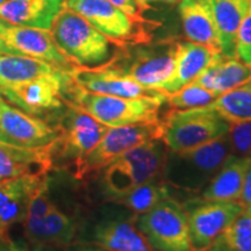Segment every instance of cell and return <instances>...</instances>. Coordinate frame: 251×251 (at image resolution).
<instances>
[{
    "mask_svg": "<svg viewBox=\"0 0 251 251\" xmlns=\"http://www.w3.org/2000/svg\"><path fill=\"white\" fill-rule=\"evenodd\" d=\"M177 39L159 40L157 42L120 47L107 62L121 74L146 89L159 91L174 71Z\"/></svg>",
    "mask_w": 251,
    "mask_h": 251,
    "instance_id": "277c9868",
    "label": "cell"
},
{
    "mask_svg": "<svg viewBox=\"0 0 251 251\" xmlns=\"http://www.w3.org/2000/svg\"><path fill=\"white\" fill-rule=\"evenodd\" d=\"M134 225L155 251H193L186 211L171 198L136 214Z\"/></svg>",
    "mask_w": 251,
    "mask_h": 251,
    "instance_id": "30bf717a",
    "label": "cell"
},
{
    "mask_svg": "<svg viewBox=\"0 0 251 251\" xmlns=\"http://www.w3.org/2000/svg\"><path fill=\"white\" fill-rule=\"evenodd\" d=\"M72 251H109V250L103 249V248L96 246V244H93V246H91V244H86V246H78Z\"/></svg>",
    "mask_w": 251,
    "mask_h": 251,
    "instance_id": "d590c367",
    "label": "cell"
},
{
    "mask_svg": "<svg viewBox=\"0 0 251 251\" xmlns=\"http://www.w3.org/2000/svg\"><path fill=\"white\" fill-rule=\"evenodd\" d=\"M0 37L18 55L29 56L67 70L76 68L57 48L50 30L18 26L0 19Z\"/></svg>",
    "mask_w": 251,
    "mask_h": 251,
    "instance_id": "5bb4252c",
    "label": "cell"
},
{
    "mask_svg": "<svg viewBox=\"0 0 251 251\" xmlns=\"http://www.w3.org/2000/svg\"><path fill=\"white\" fill-rule=\"evenodd\" d=\"M238 201L242 203L244 207L251 208V161L249 166H248L246 178H244V183L242 187V192H241Z\"/></svg>",
    "mask_w": 251,
    "mask_h": 251,
    "instance_id": "836d02e7",
    "label": "cell"
},
{
    "mask_svg": "<svg viewBox=\"0 0 251 251\" xmlns=\"http://www.w3.org/2000/svg\"><path fill=\"white\" fill-rule=\"evenodd\" d=\"M0 54H11V55H18L13 49L9 47L4 40L0 37Z\"/></svg>",
    "mask_w": 251,
    "mask_h": 251,
    "instance_id": "74e56055",
    "label": "cell"
},
{
    "mask_svg": "<svg viewBox=\"0 0 251 251\" xmlns=\"http://www.w3.org/2000/svg\"><path fill=\"white\" fill-rule=\"evenodd\" d=\"M230 153L228 134L193 148L168 149L162 179L169 186L180 190L190 192L201 191Z\"/></svg>",
    "mask_w": 251,
    "mask_h": 251,
    "instance_id": "7a4b0ae2",
    "label": "cell"
},
{
    "mask_svg": "<svg viewBox=\"0 0 251 251\" xmlns=\"http://www.w3.org/2000/svg\"><path fill=\"white\" fill-rule=\"evenodd\" d=\"M30 251H65V249L59 247H50V246H39L33 247Z\"/></svg>",
    "mask_w": 251,
    "mask_h": 251,
    "instance_id": "f35d334b",
    "label": "cell"
},
{
    "mask_svg": "<svg viewBox=\"0 0 251 251\" xmlns=\"http://www.w3.org/2000/svg\"><path fill=\"white\" fill-rule=\"evenodd\" d=\"M59 70L62 68L29 56L0 54V86H15Z\"/></svg>",
    "mask_w": 251,
    "mask_h": 251,
    "instance_id": "484cf974",
    "label": "cell"
},
{
    "mask_svg": "<svg viewBox=\"0 0 251 251\" xmlns=\"http://www.w3.org/2000/svg\"><path fill=\"white\" fill-rule=\"evenodd\" d=\"M206 106L221 115L229 124L251 121V79L222 93Z\"/></svg>",
    "mask_w": 251,
    "mask_h": 251,
    "instance_id": "4316f807",
    "label": "cell"
},
{
    "mask_svg": "<svg viewBox=\"0 0 251 251\" xmlns=\"http://www.w3.org/2000/svg\"><path fill=\"white\" fill-rule=\"evenodd\" d=\"M250 65H251V64H250Z\"/></svg>",
    "mask_w": 251,
    "mask_h": 251,
    "instance_id": "b9f144b4",
    "label": "cell"
},
{
    "mask_svg": "<svg viewBox=\"0 0 251 251\" xmlns=\"http://www.w3.org/2000/svg\"><path fill=\"white\" fill-rule=\"evenodd\" d=\"M228 139L231 155L251 158V121L230 124Z\"/></svg>",
    "mask_w": 251,
    "mask_h": 251,
    "instance_id": "4dcf8cb0",
    "label": "cell"
},
{
    "mask_svg": "<svg viewBox=\"0 0 251 251\" xmlns=\"http://www.w3.org/2000/svg\"><path fill=\"white\" fill-rule=\"evenodd\" d=\"M65 0H7L0 6V19L18 26L50 30Z\"/></svg>",
    "mask_w": 251,
    "mask_h": 251,
    "instance_id": "ffe728a7",
    "label": "cell"
},
{
    "mask_svg": "<svg viewBox=\"0 0 251 251\" xmlns=\"http://www.w3.org/2000/svg\"><path fill=\"white\" fill-rule=\"evenodd\" d=\"M216 98L218 97L214 93L196 83H191L177 92L168 94L165 102H168L172 109H190L208 105Z\"/></svg>",
    "mask_w": 251,
    "mask_h": 251,
    "instance_id": "f546056e",
    "label": "cell"
},
{
    "mask_svg": "<svg viewBox=\"0 0 251 251\" xmlns=\"http://www.w3.org/2000/svg\"><path fill=\"white\" fill-rule=\"evenodd\" d=\"M166 148L162 139L151 140L125 152L103 168L101 186L107 199L162 178Z\"/></svg>",
    "mask_w": 251,
    "mask_h": 251,
    "instance_id": "5b68a950",
    "label": "cell"
},
{
    "mask_svg": "<svg viewBox=\"0 0 251 251\" xmlns=\"http://www.w3.org/2000/svg\"><path fill=\"white\" fill-rule=\"evenodd\" d=\"M250 161L251 158L230 153L212 180L203 187L201 199L238 201Z\"/></svg>",
    "mask_w": 251,
    "mask_h": 251,
    "instance_id": "cb8c5ba5",
    "label": "cell"
},
{
    "mask_svg": "<svg viewBox=\"0 0 251 251\" xmlns=\"http://www.w3.org/2000/svg\"><path fill=\"white\" fill-rule=\"evenodd\" d=\"M107 1L111 2L118 7L119 9H121L122 12H125L126 14L130 15L133 18H143L144 12L141 8V6L137 2V0H107Z\"/></svg>",
    "mask_w": 251,
    "mask_h": 251,
    "instance_id": "d6a6232c",
    "label": "cell"
},
{
    "mask_svg": "<svg viewBox=\"0 0 251 251\" xmlns=\"http://www.w3.org/2000/svg\"><path fill=\"white\" fill-rule=\"evenodd\" d=\"M52 165L50 146L30 149L0 142V180L25 176L45 177Z\"/></svg>",
    "mask_w": 251,
    "mask_h": 251,
    "instance_id": "d6986e66",
    "label": "cell"
},
{
    "mask_svg": "<svg viewBox=\"0 0 251 251\" xmlns=\"http://www.w3.org/2000/svg\"><path fill=\"white\" fill-rule=\"evenodd\" d=\"M92 243L109 251H155L149 246L133 221L113 219L97 224Z\"/></svg>",
    "mask_w": 251,
    "mask_h": 251,
    "instance_id": "603a6c76",
    "label": "cell"
},
{
    "mask_svg": "<svg viewBox=\"0 0 251 251\" xmlns=\"http://www.w3.org/2000/svg\"><path fill=\"white\" fill-rule=\"evenodd\" d=\"M12 251H30L28 248L26 247H20L18 246V244H13V247H12Z\"/></svg>",
    "mask_w": 251,
    "mask_h": 251,
    "instance_id": "ab89813d",
    "label": "cell"
},
{
    "mask_svg": "<svg viewBox=\"0 0 251 251\" xmlns=\"http://www.w3.org/2000/svg\"><path fill=\"white\" fill-rule=\"evenodd\" d=\"M74 80L71 70H59L49 76L19 84L15 86H0V96L27 114L42 119L56 118L65 109L63 93Z\"/></svg>",
    "mask_w": 251,
    "mask_h": 251,
    "instance_id": "ba28073f",
    "label": "cell"
},
{
    "mask_svg": "<svg viewBox=\"0 0 251 251\" xmlns=\"http://www.w3.org/2000/svg\"><path fill=\"white\" fill-rule=\"evenodd\" d=\"M24 235L29 246H50L65 249L76 237V225L54 203L36 225L24 228Z\"/></svg>",
    "mask_w": 251,
    "mask_h": 251,
    "instance_id": "44dd1931",
    "label": "cell"
},
{
    "mask_svg": "<svg viewBox=\"0 0 251 251\" xmlns=\"http://www.w3.org/2000/svg\"><path fill=\"white\" fill-rule=\"evenodd\" d=\"M180 0H137L139 5L141 6L143 12L149 11L153 5L156 4H163V5H175L178 4Z\"/></svg>",
    "mask_w": 251,
    "mask_h": 251,
    "instance_id": "e575fe53",
    "label": "cell"
},
{
    "mask_svg": "<svg viewBox=\"0 0 251 251\" xmlns=\"http://www.w3.org/2000/svg\"><path fill=\"white\" fill-rule=\"evenodd\" d=\"M236 57L247 64H251V1L237 31Z\"/></svg>",
    "mask_w": 251,
    "mask_h": 251,
    "instance_id": "1f68e13d",
    "label": "cell"
},
{
    "mask_svg": "<svg viewBox=\"0 0 251 251\" xmlns=\"http://www.w3.org/2000/svg\"><path fill=\"white\" fill-rule=\"evenodd\" d=\"M63 98L109 128L158 121L159 108L166 101V96L121 98L92 93L75 80L64 90Z\"/></svg>",
    "mask_w": 251,
    "mask_h": 251,
    "instance_id": "6da1fadb",
    "label": "cell"
},
{
    "mask_svg": "<svg viewBox=\"0 0 251 251\" xmlns=\"http://www.w3.org/2000/svg\"><path fill=\"white\" fill-rule=\"evenodd\" d=\"M65 103V109L55 125L59 134L57 139L50 144V150L52 162L58 157L62 161L70 163L75 171L100 142L109 127L100 124L72 103Z\"/></svg>",
    "mask_w": 251,
    "mask_h": 251,
    "instance_id": "9c48e42d",
    "label": "cell"
},
{
    "mask_svg": "<svg viewBox=\"0 0 251 251\" xmlns=\"http://www.w3.org/2000/svg\"><path fill=\"white\" fill-rule=\"evenodd\" d=\"M250 79V64H247L237 57H226L219 54L193 83L219 97Z\"/></svg>",
    "mask_w": 251,
    "mask_h": 251,
    "instance_id": "7402d4cb",
    "label": "cell"
},
{
    "mask_svg": "<svg viewBox=\"0 0 251 251\" xmlns=\"http://www.w3.org/2000/svg\"><path fill=\"white\" fill-rule=\"evenodd\" d=\"M48 176H25L0 180V236L9 240L8 229L24 222L31 197Z\"/></svg>",
    "mask_w": 251,
    "mask_h": 251,
    "instance_id": "2e32d148",
    "label": "cell"
},
{
    "mask_svg": "<svg viewBox=\"0 0 251 251\" xmlns=\"http://www.w3.org/2000/svg\"><path fill=\"white\" fill-rule=\"evenodd\" d=\"M162 130L161 120L108 128L100 142L77 166L74 175L77 178H83L91 172L101 170L125 152L148 141L162 139Z\"/></svg>",
    "mask_w": 251,
    "mask_h": 251,
    "instance_id": "8fae6325",
    "label": "cell"
},
{
    "mask_svg": "<svg viewBox=\"0 0 251 251\" xmlns=\"http://www.w3.org/2000/svg\"><path fill=\"white\" fill-rule=\"evenodd\" d=\"M162 122V140L169 150L201 146L228 134L230 124L207 106L172 109Z\"/></svg>",
    "mask_w": 251,
    "mask_h": 251,
    "instance_id": "52a82bcc",
    "label": "cell"
},
{
    "mask_svg": "<svg viewBox=\"0 0 251 251\" xmlns=\"http://www.w3.org/2000/svg\"><path fill=\"white\" fill-rule=\"evenodd\" d=\"M56 126L27 114L0 96V142L19 148H45L58 136Z\"/></svg>",
    "mask_w": 251,
    "mask_h": 251,
    "instance_id": "4fadbf2b",
    "label": "cell"
},
{
    "mask_svg": "<svg viewBox=\"0 0 251 251\" xmlns=\"http://www.w3.org/2000/svg\"><path fill=\"white\" fill-rule=\"evenodd\" d=\"M65 7L76 12L117 48L147 43L161 26L158 21L133 18L107 0H65Z\"/></svg>",
    "mask_w": 251,
    "mask_h": 251,
    "instance_id": "8992f818",
    "label": "cell"
},
{
    "mask_svg": "<svg viewBox=\"0 0 251 251\" xmlns=\"http://www.w3.org/2000/svg\"><path fill=\"white\" fill-rule=\"evenodd\" d=\"M219 54L221 52H216L205 46L188 40H179L174 71L169 79L159 87V91L168 96L193 83Z\"/></svg>",
    "mask_w": 251,
    "mask_h": 251,
    "instance_id": "e0dca14e",
    "label": "cell"
},
{
    "mask_svg": "<svg viewBox=\"0 0 251 251\" xmlns=\"http://www.w3.org/2000/svg\"><path fill=\"white\" fill-rule=\"evenodd\" d=\"M6 1H7V0H0V6H1L2 4H5Z\"/></svg>",
    "mask_w": 251,
    "mask_h": 251,
    "instance_id": "60d3db41",
    "label": "cell"
},
{
    "mask_svg": "<svg viewBox=\"0 0 251 251\" xmlns=\"http://www.w3.org/2000/svg\"><path fill=\"white\" fill-rule=\"evenodd\" d=\"M54 42L76 68H96L114 55V45L76 12L64 7L50 28Z\"/></svg>",
    "mask_w": 251,
    "mask_h": 251,
    "instance_id": "3957f363",
    "label": "cell"
},
{
    "mask_svg": "<svg viewBox=\"0 0 251 251\" xmlns=\"http://www.w3.org/2000/svg\"><path fill=\"white\" fill-rule=\"evenodd\" d=\"M183 207L187 214L193 251H205L244 209L236 200L200 199Z\"/></svg>",
    "mask_w": 251,
    "mask_h": 251,
    "instance_id": "7c38bea8",
    "label": "cell"
},
{
    "mask_svg": "<svg viewBox=\"0 0 251 251\" xmlns=\"http://www.w3.org/2000/svg\"><path fill=\"white\" fill-rule=\"evenodd\" d=\"M251 0H212L221 54L236 57V36Z\"/></svg>",
    "mask_w": 251,
    "mask_h": 251,
    "instance_id": "d4e9b609",
    "label": "cell"
},
{
    "mask_svg": "<svg viewBox=\"0 0 251 251\" xmlns=\"http://www.w3.org/2000/svg\"><path fill=\"white\" fill-rule=\"evenodd\" d=\"M178 4L186 39L221 52L212 0H180Z\"/></svg>",
    "mask_w": 251,
    "mask_h": 251,
    "instance_id": "ac0fdd59",
    "label": "cell"
},
{
    "mask_svg": "<svg viewBox=\"0 0 251 251\" xmlns=\"http://www.w3.org/2000/svg\"><path fill=\"white\" fill-rule=\"evenodd\" d=\"M205 251H251V208L244 207Z\"/></svg>",
    "mask_w": 251,
    "mask_h": 251,
    "instance_id": "f1b7e54d",
    "label": "cell"
},
{
    "mask_svg": "<svg viewBox=\"0 0 251 251\" xmlns=\"http://www.w3.org/2000/svg\"><path fill=\"white\" fill-rule=\"evenodd\" d=\"M13 242L11 241V238H4L0 236V251H12V247H13Z\"/></svg>",
    "mask_w": 251,
    "mask_h": 251,
    "instance_id": "8d00e7d4",
    "label": "cell"
},
{
    "mask_svg": "<svg viewBox=\"0 0 251 251\" xmlns=\"http://www.w3.org/2000/svg\"><path fill=\"white\" fill-rule=\"evenodd\" d=\"M71 76L77 85L92 93L121 98L166 96L161 91L141 86L107 63L96 68H75L71 70Z\"/></svg>",
    "mask_w": 251,
    "mask_h": 251,
    "instance_id": "9a60e30c",
    "label": "cell"
},
{
    "mask_svg": "<svg viewBox=\"0 0 251 251\" xmlns=\"http://www.w3.org/2000/svg\"><path fill=\"white\" fill-rule=\"evenodd\" d=\"M170 186L163 179H156L133 188L119 196L111 198V201L120 203L133 211L135 214H142L153 208L157 203L170 198Z\"/></svg>",
    "mask_w": 251,
    "mask_h": 251,
    "instance_id": "83f0119b",
    "label": "cell"
}]
</instances>
